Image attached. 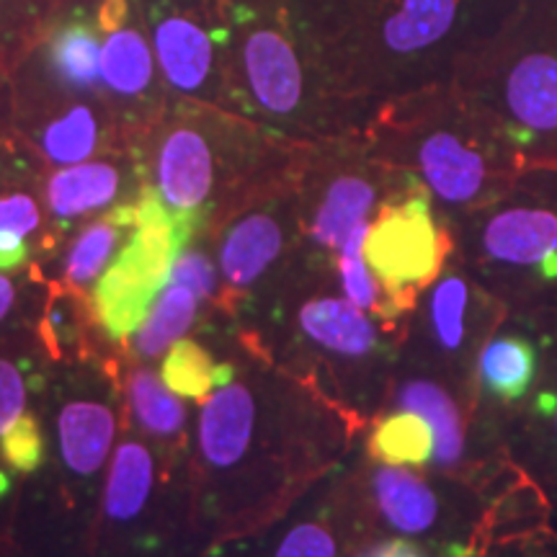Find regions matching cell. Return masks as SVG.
Listing matches in <instances>:
<instances>
[{"label": "cell", "instance_id": "cell-2", "mask_svg": "<svg viewBox=\"0 0 557 557\" xmlns=\"http://www.w3.org/2000/svg\"><path fill=\"white\" fill-rule=\"evenodd\" d=\"M305 143L235 111L194 103L165 120L139 158L143 181L171 220L197 240L230 214L295 176Z\"/></svg>", "mask_w": 557, "mask_h": 557}, {"label": "cell", "instance_id": "cell-4", "mask_svg": "<svg viewBox=\"0 0 557 557\" xmlns=\"http://www.w3.org/2000/svg\"><path fill=\"white\" fill-rule=\"evenodd\" d=\"M325 271L297 261L269 295L271 329L243 331L240 341L361 418V406L385 398V372L406 336L338 297Z\"/></svg>", "mask_w": 557, "mask_h": 557}, {"label": "cell", "instance_id": "cell-7", "mask_svg": "<svg viewBox=\"0 0 557 557\" xmlns=\"http://www.w3.org/2000/svg\"><path fill=\"white\" fill-rule=\"evenodd\" d=\"M410 181L372 156L361 129L305 143L295 173L299 263L331 271L354 230Z\"/></svg>", "mask_w": 557, "mask_h": 557}, {"label": "cell", "instance_id": "cell-29", "mask_svg": "<svg viewBox=\"0 0 557 557\" xmlns=\"http://www.w3.org/2000/svg\"><path fill=\"white\" fill-rule=\"evenodd\" d=\"M527 459L557 478V359L549 357V382L534 393L524 421Z\"/></svg>", "mask_w": 557, "mask_h": 557}, {"label": "cell", "instance_id": "cell-19", "mask_svg": "<svg viewBox=\"0 0 557 557\" xmlns=\"http://www.w3.org/2000/svg\"><path fill=\"white\" fill-rule=\"evenodd\" d=\"M137 218V199L129 205H120L99 218L88 220L86 225L75 230V235L62 248L58 267L47 269L45 274L60 292L73 297L88 310L90 292H94L99 276L114 261L124 243H127ZM90 312V310H88Z\"/></svg>", "mask_w": 557, "mask_h": 557}, {"label": "cell", "instance_id": "cell-20", "mask_svg": "<svg viewBox=\"0 0 557 557\" xmlns=\"http://www.w3.org/2000/svg\"><path fill=\"white\" fill-rule=\"evenodd\" d=\"M111 114L94 99L73 96L65 103H54L47 114L34 120L29 145L50 165H75L109 150Z\"/></svg>", "mask_w": 557, "mask_h": 557}, {"label": "cell", "instance_id": "cell-27", "mask_svg": "<svg viewBox=\"0 0 557 557\" xmlns=\"http://www.w3.org/2000/svg\"><path fill=\"white\" fill-rule=\"evenodd\" d=\"M160 377L178 398L205 403L214 387L233 377V359H214V354L197 338H178L165 351Z\"/></svg>", "mask_w": 557, "mask_h": 557}, {"label": "cell", "instance_id": "cell-31", "mask_svg": "<svg viewBox=\"0 0 557 557\" xmlns=\"http://www.w3.org/2000/svg\"><path fill=\"white\" fill-rule=\"evenodd\" d=\"M271 557H338V540L325 519H302L284 532Z\"/></svg>", "mask_w": 557, "mask_h": 557}, {"label": "cell", "instance_id": "cell-9", "mask_svg": "<svg viewBox=\"0 0 557 557\" xmlns=\"http://www.w3.org/2000/svg\"><path fill=\"white\" fill-rule=\"evenodd\" d=\"M189 243L148 184L137 197V218L127 243L99 276L88 310L109 346L124 348L171 278L176 256Z\"/></svg>", "mask_w": 557, "mask_h": 557}, {"label": "cell", "instance_id": "cell-33", "mask_svg": "<svg viewBox=\"0 0 557 557\" xmlns=\"http://www.w3.org/2000/svg\"><path fill=\"white\" fill-rule=\"evenodd\" d=\"M122 11H124L122 0H107V5H103L101 11V29L107 32L114 29V26L122 21Z\"/></svg>", "mask_w": 557, "mask_h": 557}, {"label": "cell", "instance_id": "cell-14", "mask_svg": "<svg viewBox=\"0 0 557 557\" xmlns=\"http://www.w3.org/2000/svg\"><path fill=\"white\" fill-rule=\"evenodd\" d=\"M143 186L145 181L137 156L90 158L54 171L45 184V207L54 246L52 259L75 222L94 218V214L99 218L109 209L129 205L139 197Z\"/></svg>", "mask_w": 557, "mask_h": 557}, {"label": "cell", "instance_id": "cell-8", "mask_svg": "<svg viewBox=\"0 0 557 557\" xmlns=\"http://www.w3.org/2000/svg\"><path fill=\"white\" fill-rule=\"evenodd\" d=\"M455 253L493 289L542 292L557 284V173L532 171L506 197L449 222Z\"/></svg>", "mask_w": 557, "mask_h": 557}, {"label": "cell", "instance_id": "cell-11", "mask_svg": "<svg viewBox=\"0 0 557 557\" xmlns=\"http://www.w3.org/2000/svg\"><path fill=\"white\" fill-rule=\"evenodd\" d=\"M214 233H220V315L235 318L267 292L271 276H276L278 284L297 267L299 220L295 176L230 214Z\"/></svg>", "mask_w": 557, "mask_h": 557}, {"label": "cell", "instance_id": "cell-25", "mask_svg": "<svg viewBox=\"0 0 557 557\" xmlns=\"http://www.w3.org/2000/svg\"><path fill=\"white\" fill-rule=\"evenodd\" d=\"M50 299L52 282L45 269H32L24 274L0 271V346L41 338V323Z\"/></svg>", "mask_w": 557, "mask_h": 557}, {"label": "cell", "instance_id": "cell-26", "mask_svg": "<svg viewBox=\"0 0 557 557\" xmlns=\"http://www.w3.org/2000/svg\"><path fill=\"white\" fill-rule=\"evenodd\" d=\"M367 455L403 468H426L434 457V429L413 410L395 408L374 418L367 436Z\"/></svg>", "mask_w": 557, "mask_h": 557}, {"label": "cell", "instance_id": "cell-21", "mask_svg": "<svg viewBox=\"0 0 557 557\" xmlns=\"http://www.w3.org/2000/svg\"><path fill=\"white\" fill-rule=\"evenodd\" d=\"M393 408L413 410L423 416L434 429V468L451 480L462 478L470 470L468 459V418L455 398V393L444 385L442 377H416L400 380L393 385Z\"/></svg>", "mask_w": 557, "mask_h": 557}, {"label": "cell", "instance_id": "cell-10", "mask_svg": "<svg viewBox=\"0 0 557 557\" xmlns=\"http://www.w3.org/2000/svg\"><path fill=\"white\" fill-rule=\"evenodd\" d=\"M451 256L455 238L449 222L416 181L374 212L364 235L369 271L406 315L416 310L418 297L434 284Z\"/></svg>", "mask_w": 557, "mask_h": 557}, {"label": "cell", "instance_id": "cell-15", "mask_svg": "<svg viewBox=\"0 0 557 557\" xmlns=\"http://www.w3.org/2000/svg\"><path fill=\"white\" fill-rule=\"evenodd\" d=\"M220 47H230V26L209 29L186 13H173L156 26V54L165 81L199 103L235 111L230 62L220 58Z\"/></svg>", "mask_w": 557, "mask_h": 557}, {"label": "cell", "instance_id": "cell-16", "mask_svg": "<svg viewBox=\"0 0 557 557\" xmlns=\"http://www.w3.org/2000/svg\"><path fill=\"white\" fill-rule=\"evenodd\" d=\"M348 485L359 493L369 511L393 532L421 537L442 524V493L421 472H416V468L367 457V462L348 478Z\"/></svg>", "mask_w": 557, "mask_h": 557}, {"label": "cell", "instance_id": "cell-18", "mask_svg": "<svg viewBox=\"0 0 557 557\" xmlns=\"http://www.w3.org/2000/svg\"><path fill=\"white\" fill-rule=\"evenodd\" d=\"M52 367L54 359L41 338L0 346V511L16 504L21 487L29 485L11 465L5 436L21 416L41 406Z\"/></svg>", "mask_w": 557, "mask_h": 557}, {"label": "cell", "instance_id": "cell-6", "mask_svg": "<svg viewBox=\"0 0 557 557\" xmlns=\"http://www.w3.org/2000/svg\"><path fill=\"white\" fill-rule=\"evenodd\" d=\"M449 78L496 124L524 173H557V0H513Z\"/></svg>", "mask_w": 557, "mask_h": 557}, {"label": "cell", "instance_id": "cell-5", "mask_svg": "<svg viewBox=\"0 0 557 557\" xmlns=\"http://www.w3.org/2000/svg\"><path fill=\"white\" fill-rule=\"evenodd\" d=\"M513 0H333L351 94L374 103L449 78Z\"/></svg>", "mask_w": 557, "mask_h": 557}, {"label": "cell", "instance_id": "cell-24", "mask_svg": "<svg viewBox=\"0 0 557 557\" xmlns=\"http://www.w3.org/2000/svg\"><path fill=\"white\" fill-rule=\"evenodd\" d=\"M47 65L60 90L83 99H96L101 90V41L90 26H62L50 41Z\"/></svg>", "mask_w": 557, "mask_h": 557}, {"label": "cell", "instance_id": "cell-17", "mask_svg": "<svg viewBox=\"0 0 557 557\" xmlns=\"http://www.w3.org/2000/svg\"><path fill=\"white\" fill-rule=\"evenodd\" d=\"M122 398L124 421L137 431L145 442L152 444L171 462L189 465V410L176 393H171L160 372L148 361H137L122 348Z\"/></svg>", "mask_w": 557, "mask_h": 557}, {"label": "cell", "instance_id": "cell-23", "mask_svg": "<svg viewBox=\"0 0 557 557\" xmlns=\"http://www.w3.org/2000/svg\"><path fill=\"white\" fill-rule=\"evenodd\" d=\"M199 305L201 302L191 289L169 282L143 323L137 325V331L124 344V354L137 361L165 357V351L197 325Z\"/></svg>", "mask_w": 557, "mask_h": 557}, {"label": "cell", "instance_id": "cell-1", "mask_svg": "<svg viewBox=\"0 0 557 557\" xmlns=\"http://www.w3.org/2000/svg\"><path fill=\"white\" fill-rule=\"evenodd\" d=\"M243 351L233 377L199 403L189 459L194 504L233 521L276 511L323 480L364 423L256 348Z\"/></svg>", "mask_w": 557, "mask_h": 557}, {"label": "cell", "instance_id": "cell-32", "mask_svg": "<svg viewBox=\"0 0 557 557\" xmlns=\"http://www.w3.org/2000/svg\"><path fill=\"white\" fill-rule=\"evenodd\" d=\"M359 557H429V555L418 545H413L410 540L395 537V540H382L377 545L367 547Z\"/></svg>", "mask_w": 557, "mask_h": 557}, {"label": "cell", "instance_id": "cell-13", "mask_svg": "<svg viewBox=\"0 0 557 557\" xmlns=\"http://www.w3.org/2000/svg\"><path fill=\"white\" fill-rule=\"evenodd\" d=\"M11 139L0 137V271L47 269L54 246L39 173Z\"/></svg>", "mask_w": 557, "mask_h": 557}, {"label": "cell", "instance_id": "cell-3", "mask_svg": "<svg viewBox=\"0 0 557 557\" xmlns=\"http://www.w3.org/2000/svg\"><path fill=\"white\" fill-rule=\"evenodd\" d=\"M361 135L374 158L429 191L447 222L506 197L524 176L496 124L451 78L377 101Z\"/></svg>", "mask_w": 557, "mask_h": 557}, {"label": "cell", "instance_id": "cell-28", "mask_svg": "<svg viewBox=\"0 0 557 557\" xmlns=\"http://www.w3.org/2000/svg\"><path fill=\"white\" fill-rule=\"evenodd\" d=\"M101 78L120 101H137L152 86V54L137 32H111L101 50Z\"/></svg>", "mask_w": 557, "mask_h": 557}, {"label": "cell", "instance_id": "cell-22", "mask_svg": "<svg viewBox=\"0 0 557 557\" xmlns=\"http://www.w3.org/2000/svg\"><path fill=\"white\" fill-rule=\"evenodd\" d=\"M540 354L534 344L519 333H493L478 354V385L493 400H524L537 380Z\"/></svg>", "mask_w": 557, "mask_h": 557}, {"label": "cell", "instance_id": "cell-30", "mask_svg": "<svg viewBox=\"0 0 557 557\" xmlns=\"http://www.w3.org/2000/svg\"><path fill=\"white\" fill-rule=\"evenodd\" d=\"M169 282L184 284L186 289H191L194 295H197L201 305H207L209 310L220 312V305H222L220 271L205 250L194 246V243H189V246L176 256Z\"/></svg>", "mask_w": 557, "mask_h": 557}, {"label": "cell", "instance_id": "cell-12", "mask_svg": "<svg viewBox=\"0 0 557 557\" xmlns=\"http://www.w3.org/2000/svg\"><path fill=\"white\" fill-rule=\"evenodd\" d=\"M500 310L498 297L462 269L444 267L442 274L426 289L423 305V357L434 361L444 372L468 367L470 359L480 354L485 336L496 329V312Z\"/></svg>", "mask_w": 557, "mask_h": 557}]
</instances>
